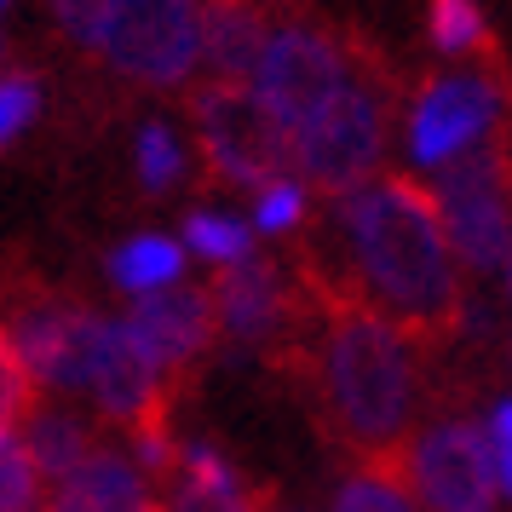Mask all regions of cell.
<instances>
[{
    "label": "cell",
    "instance_id": "obj_1",
    "mask_svg": "<svg viewBox=\"0 0 512 512\" xmlns=\"http://www.w3.org/2000/svg\"><path fill=\"white\" fill-rule=\"evenodd\" d=\"M334 225L363 282V305L386 311L409 334H443L461 317V259L426 185L403 173L369 179L334 202Z\"/></svg>",
    "mask_w": 512,
    "mask_h": 512
},
{
    "label": "cell",
    "instance_id": "obj_2",
    "mask_svg": "<svg viewBox=\"0 0 512 512\" xmlns=\"http://www.w3.org/2000/svg\"><path fill=\"white\" fill-rule=\"evenodd\" d=\"M317 386H323L334 432L363 461L386 466V455L403 461L409 426H415V397H420V363H415V334L409 328L363 300H346L323 328Z\"/></svg>",
    "mask_w": 512,
    "mask_h": 512
},
{
    "label": "cell",
    "instance_id": "obj_3",
    "mask_svg": "<svg viewBox=\"0 0 512 512\" xmlns=\"http://www.w3.org/2000/svg\"><path fill=\"white\" fill-rule=\"evenodd\" d=\"M162 380L167 374L144 357V346L121 317H98L87 305H70V340H64L52 392L93 397L98 415L127 420V432H133L150 415H162Z\"/></svg>",
    "mask_w": 512,
    "mask_h": 512
},
{
    "label": "cell",
    "instance_id": "obj_4",
    "mask_svg": "<svg viewBox=\"0 0 512 512\" xmlns=\"http://www.w3.org/2000/svg\"><path fill=\"white\" fill-rule=\"evenodd\" d=\"M93 52L139 87H185L208 52V0H110Z\"/></svg>",
    "mask_w": 512,
    "mask_h": 512
},
{
    "label": "cell",
    "instance_id": "obj_5",
    "mask_svg": "<svg viewBox=\"0 0 512 512\" xmlns=\"http://www.w3.org/2000/svg\"><path fill=\"white\" fill-rule=\"evenodd\" d=\"M351 58L340 52L334 35L311 24H277L271 41H265V58H259L248 93L259 98V110L277 121V133L288 144L300 139L311 121L323 116L334 98L351 87Z\"/></svg>",
    "mask_w": 512,
    "mask_h": 512
},
{
    "label": "cell",
    "instance_id": "obj_6",
    "mask_svg": "<svg viewBox=\"0 0 512 512\" xmlns=\"http://www.w3.org/2000/svg\"><path fill=\"white\" fill-rule=\"evenodd\" d=\"M443 231L461 271H501L512 254V167L501 150H472L432 173Z\"/></svg>",
    "mask_w": 512,
    "mask_h": 512
},
{
    "label": "cell",
    "instance_id": "obj_7",
    "mask_svg": "<svg viewBox=\"0 0 512 512\" xmlns=\"http://www.w3.org/2000/svg\"><path fill=\"white\" fill-rule=\"evenodd\" d=\"M380 150H386V98L374 93L363 75H351V87L323 116L294 139V179L311 190H328L334 202L380 179Z\"/></svg>",
    "mask_w": 512,
    "mask_h": 512
},
{
    "label": "cell",
    "instance_id": "obj_8",
    "mask_svg": "<svg viewBox=\"0 0 512 512\" xmlns=\"http://www.w3.org/2000/svg\"><path fill=\"white\" fill-rule=\"evenodd\" d=\"M397 472L426 512H495V501H501V478H495L484 426L461 415L420 426Z\"/></svg>",
    "mask_w": 512,
    "mask_h": 512
},
{
    "label": "cell",
    "instance_id": "obj_9",
    "mask_svg": "<svg viewBox=\"0 0 512 512\" xmlns=\"http://www.w3.org/2000/svg\"><path fill=\"white\" fill-rule=\"evenodd\" d=\"M190 116H196V139H202V156L208 167L236 190H265L288 179L282 167L294 162V144L277 133V121L259 110V98L248 87H225V81H208L202 93L190 98Z\"/></svg>",
    "mask_w": 512,
    "mask_h": 512
},
{
    "label": "cell",
    "instance_id": "obj_10",
    "mask_svg": "<svg viewBox=\"0 0 512 512\" xmlns=\"http://www.w3.org/2000/svg\"><path fill=\"white\" fill-rule=\"evenodd\" d=\"M501 104H507V93L489 75L472 70L432 75L409 104V127H403L409 156L438 173V167L461 162L472 150H489V133L501 127Z\"/></svg>",
    "mask_w": 512,
    "mask_h": 512
},
{
    "label": "cell",
    "instance_id": "obj_11",
    "mask_svg": "<svg viewBox=\"0 0 512 512\" xmlns=\"http://www.w3.org/2000/svg\"><path fill=\"white\" fill-rule=\"evenodd\" d=\"M121 323L133 328V340L156 369L173 374L208 351V340L219 334V305H213V288H162L150 300L127 305Z\"/></svg>",
    "mask_w": 512,
    "mask_h": 512
},
{
    "label": "cell",
    "instance_id": "obj_12",
    "mask_svg": "<svg viewBox=\"0 0 512 512\" xmlns=\"http://www.w3.org/2000/svg\"><path fill=\"white\" fill-rule=\"evenodd\" d=\"M213 305H219V334H231L236 346H265V340H277L282 323H288L282 271L265 265V259H248V265L219 271Z\"/></svg>",
    "mask_w": 512,
    "mask_h": 512
},
{
    "label": "cell",
    "instance_id": "obj_13",
    "mask_svg": "<svg viewBox=\"0 0 512 512\" xmlns=\"http://www.w3.org/2000/svg\"><path fill=\"white\" fill-rule=\"evenodd\" d=\"M150 507L144 466L121 449H93L52 495V512H139Z\"/></svg>",
    "mask_w": 512,
    "mask_h": 512
},
{
    "label": "cell",
    "instance_id": "obj_14",
    "mask_svg": "<svg viewBox=\"0 0 512 512\" xmlns=\"http://www.w3.org/2000/svg\"><path fill=\"white\" fill-rule=\"evenodd\" d=\"M265 41H271V29L259 24V12L248 0H208V52H202V64H208L213 81L248 87L259 58H265Z\"/></svg>",
    "mask_w": 512,
    "mask_h": 512
},
{
    "label": "cell",
    "instance_id": "obj_15",
    "mask_svg": "<svg viewBox=\"0 0 512 512\" xmlns=\"http://www.w3.org/2000/svg\"><path fill=\"white\" fill-rule=\"evenodd\" d=\"M104 277L116 282L127 300H150L162 288H179V277H185V242H173L162 231L127 236L116 254L104 259Z\"/></svg>",
    "mask_w": 512,
    "mask_h": 512
},
{
    "label": "cell",
    "instance_id": "obj_16",
    "mask_svg": "<svg viewBox=\"0 0 512 512\" xmlns=\"http://www.w3.org/2000/svg\"><path fill=\"white\" fill-rule=\"evenodd\" d=\"M18 432H24L29 455H35V466H41V478H52V484H64L75 466L98 449V443L87 438L81 415H70V409H52V403H35Z\"/></svg>",
    "mask_w": 512,
    "mask_h": 512
},
{
    "label": "cell",
    "instance_id": "obj_17",
    "mask_svg": "<svg viewBox=\"0 0 512 512\" xmlns=\"http://www.w3.org/2000/svg\"><path fill=\"white\" fill-rule=\"evenodd\" d=\"M328 512H420V501L415 489L403 484L397 466H363V472H351L346 484L334 489Z\"/></svg>",
    "mask_w": 512,
    "mask_h": 512
},
{
    "label": "cell",
    "instance_id": "obj_18",
    "mask_svg": "<svg viewBox=\"0 0 512 512\" xmlns=\"http://www.w3.org/2000/svg\"><path fill=\"white\" fill-rule=\"evenodd\" d=\"M185 248L190 254H202L208 265H219V271H231V265H248V259H254L248 225L231 219V213H219V208H196L190 213L185 219Z\"/></svg>",
    "mask_w": 512,
    "mask_h": 512
},
{
    "label": "cell",
    "instance_id": "obj_19",
    "mask_svg": "<svg viewBox=\"0 0 512 512\" xmlns=\"http://www.w3.org/2000/svg\"><path fill=\"white\" fill-rule=\"evenodd\" d=\"M35 507H41V466H35L18 426H0V512H35Z\"/></svg>",
    "mask_w": 512,
    "mask_h": 512
},
{
    "label": "cell",
    "instance_id": "obj_20",
    "mask_svg": "<svg viewBox=\"0 0 512 512\" xmlns=\"http://www.w3.org/2000/svg\"><path fill=\"white\" fill-rule=\"evenodd\" d=\"M133 162H139V185L162 196V190H173L185 179V144H179V133H173L167 121H144Z\"/></svg>",
    "mask_w": 512,
    "mask_h": 512
},
{
    "label": "cell",
    "instance_id": "obj_21",
    "mask_svg": "<svg viewBox=\"0 0 512 512\" xmlns=\"http://www.w3.org/2000/svg\"><path fill=\"white\" fill-rule=\"evenodd\" d=\"M426 35L438 52H472L484 41V12L472 0H432V18H426Z\"/></svg>",
    "mask_w": 512,
    "mask_h": 512
},
{
    "label": "cell",
    "instance_id": "obj_22",
    "mask_svg": "<svg viewBox=\"0 0 512 512\" xmlns=\"http://www.w3.org/2000/svg\"><path fill=\"white\" fill-rule=\"evenodd\" d=\"M41 121V81L24 70H6L0 81V144H18V133H29Z\"/></svg>",
    "mask_w": 512,
    "mask_h": 512
},
{
    "label": "cell",
    "instance_id": "obj_23",
    "mask_svg": "<svg viewBox=\"0 0 512 512\" xmlns=\"http://www.w3.org/2000/svg\"><path fill=\"white\" fill-rule=\"evenodd\" d=\"M305 179H277V185H265L254 196V231L259 236H282V231H294L305 219Z\"/></svg>",
    "mask_w": 512,
    "mask_h": 512
},
{
    "label": "cell",
    "instance_id": "obj_24",
    "mask_svg": "<svg viewBox=\"0 0 512 512\" xmlns=\"http://www.w3.org/2000/svg\"><path fill=\"white\" fill-rule=\"evenodd\" d=\"M179 478L190 489H202V495H242V478H236V466L213 449V443H185V455H179Z\"/></svg>",
    "mask_w": 512,
    "mask_h": 512
},
{
    "label": "cell",
    "instance_id": "obj_25",
    "mask_svg": "<svg viewBox=\"0 0 512 512\" xmlns=\"http://www.w3.org/2000/svg\"><path fill=\"white\" fill-rule=\"evenodd\" d=\"M484 438L495 455V478H501V501H512V397H501L484 415Z\"/></svg>",
    "mask_w": 512,
    "mask_h": 512
},
{
    "label": "cell",
    "instance_id": "obj_26",
    "mask_svg": "<svg viewBox=\"0 0 512 512\" xmlns=\"http://www.w3.org/2000/svg\"><path fill=\"white\" fill-rule=\"evenodd\" d=\"M167 512H259L254 495L242 489V495H202V489L179 484L173 489V501H167Z\"/></svg>",
    "mask_w": 512,
    "mask_h": 512
},
{
    "label": "cell",
    "instance_id": "obj_27",
    "mask_svg": "<svg viewBox=\"0 0 512 512\" xmlns=\"http://www.w3.org/2000/svg\"><path fill=\"white\" fill-rule=\"evenodd\" d=\"M501 277H507V300H512V254H507V265H501Z\"/></svg>",
    "mask_w": 512,
    "mask_h": 512
},
{
    "label": "cell",
    "instance_id": "obj_28",
    "mask_svg": "<svg viewBox=\"0 0 512 512\" xmlns=\"http://www.w3.org/2000/svg\"><path fill=\"white\" fill-rule=\"evenodd\" d=\"M139 512H167V507H156V501H150V507H139Z\"/></svg>",
    "mask_w": 512,
    "mask_h": 512
},
{
    "label": "cell",
    "instance_id": "obj_29",
    "mask_svg": "<svg viewBox=\"0 0 512 512\" xmlns=\"http://www.w3.org/2000/svg\"><path fill=\"white\" fill-rule=\"evenodd\" d=\"M282 512H305V507H282Z\"/></svg>",
    "mask_w": 512,
    "mask_h": 512
}]
</instances>
